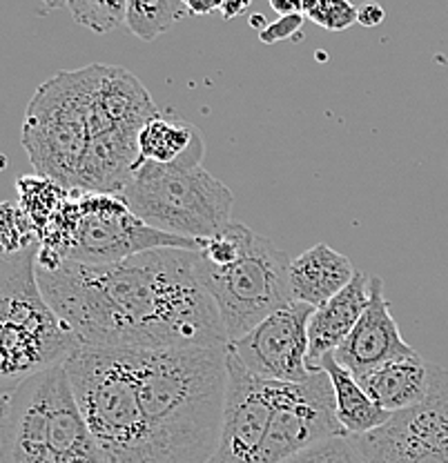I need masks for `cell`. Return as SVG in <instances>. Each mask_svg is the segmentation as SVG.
I'll return each mask as SVG.
<instances>
[{
    "mask_svg": "<svg viewBox=\"0 0 448 463\" xmlns=\"http://www.w3.org/2000/svg\"><path fill=\"white\" fill-rule=\"evenodd\" d=\"M330 376L317 370L301 383H279L262 463H283L326 439L341 437Z\"/></svg>",
    "mask_w": 448,
    "mask_h": 463,
    "instance_id": "10",
    "label": "cell"
},
{
    "mask_svg": "<svg viewBox=\"0 0 448 463\" xmlns=\"http://www.w3.org/2000/svg\"><path fill=\"white\" fill-rule=\"evenodd\" d=\"M368 301L370 279L357 269L353 281L339 294H335L324 306L315 307L308 323V344H310L308 345V370L310 373L321 370L324 356L335 354L337 347L348 339L359 317L368 307Z\"/></svg>",
    "mask_w": 448,
    "mask_h": 463,
    "instance_id": "16",
    "label": "cell"
},
{
    "mask_svg": "<svg viewBox=\"0 0 448 463\" xmlns=\"http://www.w3.org/2000/svg\"><path fill=\"white\" fill-rule=\"evenodd\" d=\"M43 7L47 9V12H52V9H61V7H67V0H41Z\"/></svg>",
    "mask_w": 448,
    "mask_h": 463,
    "instance_id": "32",
    "label": "cell"
},
{
    "mask_svg": "<svg viewBox=\"0 0 448 463\" xmlns=\"http://www.w3.org/2000/svg\"><path fill=\"white\" fill-rule=\"evenodd\" d=\"M221 3H224V0H186L187 9L195 14H208L214 7H219Z\"/></svg>",
    "mask_w": 448,
    "mask_h": 463,
    "instance_id": "31",
    "label": "cell"
},
{
    "mask_svg": "<svg viewBox=\"0 0 448 463\" xmlns=\"http://www.w3.org/2000/svg\"><path fill=\"white\" fill-rule=\"evenodd\" d=\"M186 12V0H128L125 25L134 36L149 43L179 23Z\"/></svg>",
    "mask_w": 448,
    "mask_h": 463,
    "instance_id": "21",
    "label": "cell"
},
{
    "mask_svg": "<svg viewBox=\"0 0 448 463\" xmlns=\"http://www.w3.org/2000/svg\"><path fill=\"white\" fill-rule=\"evenodd\" d=\"M357 269L344 254L332 250L329 243H317L297 259L291 260L288 281L292 301L310 307L324 306L335 294L353 281Z\"/></svg>",
    "mask_w": 448,
    "mask_h": 463,
    "instance_id": "17",
    "label": "cell"
},
{
    "mask_svg": "<svg viewBox=\"0 0 448 463\" xmlns=\"http://www.w3.org/2000/svg\"><path fill=\"white\" fill-rule=\"evenodd\" d=\"M404 341L397 323L390 315V303L384 297L382 279H370V301L357 326L335 352L337 364L344 365L355 376H361L388 361L415 354Z\"/></svg>",
    "mask_w": 448,
    "mask_h": 463,
    "instance_id": "14",
    "label": "cell"
},
{
    "mask_svg": "<svg viewBox=\"0 0 448 463\" xmlns=\"http://www.w3.org/2000/svg\"><path fill=\"white\" fill-rule=\"evenodd\" d=\"M199 252L161 248L117 263L36 265L38 286L79 345L170 350L228 345L219 310L201 283Z\"/></svg>",
    "mask_w": 448,
    "mask_h": 463,
    "instance_id": "1",
    "label": "cell"
},
{
    "mask_svg": "<svg viewBox=\"0 0 448 463\" xmlns=\"http://www.w3.org/2000/svg\"><path fill=\"white\" fill-rule=\"evenodd\" d=\"M204 149L205 145L199 128L175 114L158 112L138 132V161L163 163V165L176 161L201 163Z\"/></svg>",
    "mask_w": 448,
    "mask_h": 463,
    "instance_id": "19",
    "label": "cell"
},
{
    "mask_svg": "<svg viewBox=\"0 0 448 463\" xmlns=\"http://www.w3.org/2000/svg\"><path fill=\"white\" fill-rule=\"evenodd\" d=\"M355 441L366 463H408L384 428L355 437Z\"/></svg>",
    "mask_w": 448,
    "mask_h": 463,
    "instance_id": "27",
    "label": "cell"
},
{
    "mask_svg": "<svg viewBox=\"0 0 448 463\" xmlns=\"http://www.w3.org/2000/svg\"><path fill=\"white\" fill-rule=\"evenodd\" d=\"M431 368L433 364L415 352L404 359L388 361L355 379L379 408L397 414L426 399L431 388Z\"/></svg>",
    "mask_w": 448,
    "mask_h": 463,
    "instance_id": "18",
    "label": "cell"
},
{
    "mask_svg": "<svg viewBox=\"0 0 448 463\" xmlns=\"http://www.w3.org/2000/svg\"><path fill=\"white\" fill-rule=\"evenodd\" d=\"M36 257L38 245L0 254V397L65 364L79 347L74 332L43 297Z\"/></svg>",
    "mask_w": 448,
    "mask_h": 463,
    "instance_id": "4",
    "label": "cell"
},
{
    "mask_svg": "<svg viewBox=\"0 0 448 463\" xmlns=\"http://www.w3.org/2000/svg\"><path fill=\"white\" fill-rule=\"evenodd\" d=\"M283 463H366L364 455L357 448L355 437L341 434V437L326 439V441L315 443L308 450L299 452Z\"/></svg>",
    "mask_w": 448,
    "mask_h": 463,
    "instance_id": "25",
    "label": "cell"
},
{
    "mask_svg": "<svg viewBox=\"0 0 448 463\" xmlns=\"http://www.w3.org/2000/svg\"><path fill=\"white\" fill-rule=\"evenodd\" d=\"M157 114L158 108L154 105L152 96L132 71L123 67L100 65L94 99H91V138L114 129L138 137L143 125Z\"/></svg>",
    "mask_w": 448,
    "mask_h": 463,
    "instance_id": "15",
    "label": "cell"
},
{
    "mask_svg": "<svg viewBox=\"0 0 448 463\" xmlns=\"http://www.w3.org/2000/svg\"><path fill=\"white\" fill-rule=\"evenodd\" d=\"M382 428L408 463H448V370L433 364L426 399Z\"/></svg>",
    "mask_w": 448,
    "mask_h": 463,
    "instance_id": "13",
    "label": "cell"
},
{
    "mask_svg": "<svg viewBox=\"0 0 448 463\" xmlns=\"http://www.w3.org/2000/svg\"><path fill=\"white\" fill-rule=\"evenodd\" d=\"M119 199L149 228L208 241L230 223L234 194L199 161H138Z\"/></svg>",
    "mask_w": 448,
    "mask_h": 463,
    "instance_id": "7",
    "label": "cell"
},
{
    "mask_svg": "<svg viewBox=\"0 0 448 463\" xmlns=\"http://www.w3.org/2000/svg\"><path fill=\"white\" fill-rule=\"evenodd\" d=\"M65 370L105 461L157 463L128 350L79 345L65 359Z\"/></svg>",
    "mask_w": 448,
    "mask_h": 463,
    "instance_id": "6",
    "label": "cell"
},
{
    "mask_svg": "<svg viewBox=\"0 0 448 463\" xmlns=\"http://www.w3.org/2000/svg\"><path fill=\"white\" fill-rule=\"evenodd\" d=\"M306 16L303 14H291V16H281L279 21L270 23L259 32V41L266 43V45H274L279 41H288V38L297 36L301 32Z\"/></svg>",
    "mask_w": 448,
    "mask_h": 463,
    "instance_id": "28",
    "label": "cell"
},
{
    "mask_svg": "<svg viewBox=\"0 0 448 463\" xmlns=\"http://www.w3.org/2000/svg\"><path fill=\"white\" fill-rule=\"evenodd\" d=\"M204 241L183 239L149 228L114 194L74 192L47 228L38 234L36 265L54 268L61 260L103 265L161 248L199 252Z\"/></svg>",
    "mask_w": 448,
    "mask_h": 463,
    "instance_id": "5",
    "label": "cell"
},
{
    "mask_svg": "<svg viewBox=\"0 0 448 463\" xmlns=\"http://www.w3.org/2000/svg\"><path fill=\"white\" fill-rule=\"evenodd\" d=\"M100 65L62 70L36 90L23 120V147L38 176L76 192L91 138V99Z\"/></svg>",
    "mask_w": 448,
    "mask_h": 463,
    "instance_id": "8",
    "label": "cell"
},
{
    "mask_svg": "<svg viewBox=\"0 0 448 463\" xmlns=\"http://www.w3.org/2000/svg\"><path fill=\"white\" fill-rule=\"evenodd\" d=\"M18 194H21V210L32 221L36 234H41L71 192L45 176H23L18 181Z\"/></svg>",
    "mask_w": 448,
    "mask_h": 463,
    "instance_id": "22",
    "label": "cell"
},
{
    "mask_svg": "<svg viewBox=\"0 0 448 463\" xmlns=\"http://www.w3.org/2000/svg\"><path fill=\"white\" fill-rule=\"evenodd\" d=\"M291 260L283 250L259 234L243 257L225 268L205 263L199 254L196 272L219 310L228 344L292 303L288 281Z\"/></svg>",
    "mask_w": 448,
    "mask_h": 463,
    "instance_id": "9",
    "label": "cell"
},
{
    "mask_svg": "<svg viewBox=\"0 0 448 463\" xmlns=\"http://www.w3.org/2000/svg\"><path fill=\"white\" fill-rule=\"evenodd\" d=\"M384 16H386V14H384V9L379 7L377 3H368L364 5V7H359L357 23L364 27H377L384 23Z\"/></svg>",
    "mask_w": 448,
    "mask_h": 463,
    "instance_id": "29",
    "label": "cell"
},
{
    "mask_svg": "<svg viewBox=\"0 0 448 463\" xmlns=\"http://www.w3.org/2000/svg\"><path fill=\"white\" fill-rule=\"evenodd\" d=\"M157 463H208L221 439L228 350H128Z\"/></svg>",
    "mask_w": 448,
    "mask_h": 463,
    "instance_id": "2",
    "label": "cell"
},
{
    "mask_svg": "<svg viewBox=\"0 0 448 463\" xmlns=\"http://www.w3.org/2000/svg\"><path fill=\"white\" fill-rule=\"evenodd\" d=\"M321 370L330 376L332 390H335V405H337V421L344 428L348 437H361L377 428L386 426L393 419V412L379 408L373 399L366 394L361 383L355 379L350 370L337 364L335 354L324 356Z\"/></svg>",
    "mask_w": 448,
    "mask_h": 463,
    "instance_id": "20",
    "label": "cell"
},
{
    "mask_svg": "<svg viewBox=\"0 0 448 463\" xmlns=\"http://www.w3.org/2000/svg\"><path fill=\"white\" fill-rule=\"evenodd\" d=\"M225 364H228V388H225L224 423H221L219 446L208 463H262L263 443L279 397V381L250 374L230 350Z\"/></svg>",
    "mask_w": 448,
    "mask_h": 463,
    "instance_id": "11",
    "label": "cell"
},
{
    "mask_svg": "<svg viewBox=\"0 0 448 463\" xmlns=\"http://www.w3.org/2000/svg\"><path fill=\"white\" fill-rule=\"evenodd\" d=\"M38 245L36 228L21 205L0 203V254H18Z\"/></svg>",
    "mask_w": 448,
    "mask_h": 463,
    "instance_id": "24",
    "label": "cell"
},
{
    "mask_svg": "<svg viewBox=\"0 0 448 463\" xmlns=\"http://www.w3.org/2000/svg\"><path fill=\"white\" fill-rule=\"evenodd\" d=\"M270 7L281 16L291 14H303V0H270Z\"/></svg>",
    "mask_w": 448,
    "mask_h": 463,
    "instance_id": "30",
    "label": "cell"
},
{
    "mask_svg": "<svg viewBox=\"0 0 448 463\" xmlns=\"http://www.w3.org/2000/svg\"><path fill=\"white\" fill-rule=\"evenodd\" d=\"M0 463H108L76 403L65 364L0 397Z\"/></svg>",
    "mask_w": 448,
    "mask_h": 463,
    "instance_id": "3",
    "label": "cell"
},
{
    "mask_svg": "<svg viewBox=\"0 0 448 463\" xmlns=\"http://www.w3.org/2000/svg\"><path fill=\"white\" fill-rule=\"evenodd\" d=\"M312 312L315 307L306 303H288L225 347L259 379L301 383L312 374L308 370V323Z\"/></svg>",
    "mask_w": 448,
    "mask_h": 463,
    "instance_id": "12",
    "label": "cell"
},
{
    "mask_svg": "<svg viewBox=\"0 0 448 463\" xmlns=\"http://www.w3.org/2000/svg\"><path fill=\"white\" fill-rule=\"evenodd\" d=\"M71 18L96 33H108L128 21V0H67Z\"/></svg>",
    "mask_w": 448,
    "mask_h": 463,
    "instance_id": "23",
    "label": "cell"
},
{
    "mask_svg": "<svg viewBox=\"0 0 448 463\" xmlns=\"http://www.w3.org/2000/svg\"><path fill=\"white\" fill-rule=\"evenodd\" d=\"M303 16L330 32H341L357 23L359 9L350 0H303Z\"/></svg>",
    "mask_w": 448,
    "mask_h": 463,
    "instance_id": "26",
    "label": "cell"
}]
</instances>
